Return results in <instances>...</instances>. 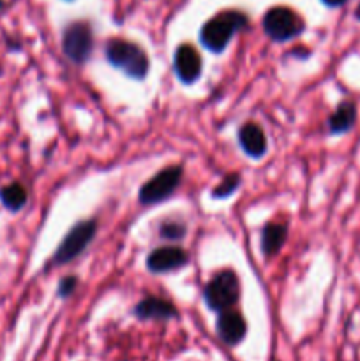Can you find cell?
Listing matches in <instances>:
<instances>
[{
  "label": "cell",
  "instance_id": "6da1fadb",
  "mask_svg": "<svg viewBox=\"0 0 360 361\" xmlns=\"http://www.w3.org/2000/svg\"><path fill=\"white\" fill-rule=\"evenodd\" d=\"M246 25L247 16L239 13V11H226V13L217 14L212 20H208L201 28V44L210 49L212 53L224 51L235 32L246 28Z\"/></svg>",
  "mask_w": 360,
  "mask_h": 361
},
{
  "label": "cell",
  "instance_id": "7a4b0ae2",
  "mask_svg": "<svg viewBox=\"0 0 360 361\" xmlns=\"http://www.w3.org/2000/svg\"><path fill=\"white\" fill-rule=\"evenodd\" d=\"M106 59L113 67L122 69L127 76L134 80H143L150 66L143 49L124 39H112L106 44Z\"/></svg>",
  "mask_w": 360,
  "mask_h": 361
},
{
  "label": "cell",
  "instance_id": "3957f363",
  "mask_svg": "<svg viewBox=\"0 0 360 361\" xmlns=\"http://www.w3.org/2000/svg\"><path fill=\"white\" fill-rule=\"evenodd\" d=\"M240 296L239 277L232 270H224L215 275L205 288V303L215 312L228 310L235 305Z\"/></svg>",
  "mask_w": 360,
  "mask_h": 361
},
{
  "label": "cell",
  "instance_id": "277c9868",
  "mask_svg": "<svg viewBox=\"0 0 360 361\" xmlns=\"http://www.w3.org/2000/svg\"><path fill=\"white\" fill-rule=\"evenodd\" d=\"M95 231H97V222L95 221H83L73 226L71 231L66 235V238L62 240V243H60L56 254L53 256V264L62 267V264H67L73 259H76L90 245V242L95 236Z\"/></svg>",
  "mask_w": 360,
  "mask_h": 361
},
{
  "label": "cell",
  "instance_id": "5b68a950",
  "mask_svg": "<svg viewBox=\"0 0 360 361\" xmlns=\"http://www.w3.org/2000/svg\"><path fill=\"white\" fill-rule=\"evenodd\" d=\"M263 30L274 41L284 42L302 34L304 23L288 7H272L263 16Z\"/></svg>",
  "mask_w": 360,
  "mask_h": 361
},
{
  "label": "cell",
  "instance_id": "8992f818",
  "mask_svg": "<svg viewBox=\"0 0 360 361\" xmlns=\"http://www.w3.org/2000/svg\"><path fill=\"white\" fill-rule=\"evenodd\" d=\"M182 166H172L152 176L140 189V201L143 204H155L168 200L182 180Z\"/></svg>",
  "mask_w": 360,
  "mask_h": 361
},
{
  "label": "cell",
  "instance_id": "52a82bcc",
  "mask_svg": "<svg viewBox=\"0 0 360 361\" xmlns=\"http://www.w3.org/2000/svg\"><path fill=\"white\" fill-rule=\"evenodd\" d=\"M92 30L85 21H74L64 30L62 49L74 63H83L92 53Z\"/></svg>",
  "mask_w": 360,
  "mask_h": 361
},
{
  "label": "cell",
  "instance_id": "ba28073f",
  "mask_svg": "<svg viewBox=\"0 0 360 361\" xmlns=\"http://www.w3.org/2000/svg\"><path fill=\"white\" fill-rule=\"evenodd\" d=\"M173 66H175L176 78H179L182 83H194L201 74V56L193 46L182 44L176 48Z\"/></svg>",
  "mask_w": 360,
  "mask_h": 361
},
{
  "label": "cell",
  "instance_id": "9c48e42d",
  "mask_svg": "<svg viewBox=\"0 0 360 361\" xmlns=\"http://www.w3.org/2000/svg\"><path fill=\"white\" fill-rule=\"evenodd\" d=\"M186 263L187 254L179 247H159L147 257V268L152 274H166L182 268Z\"/></svg>",
  "mask_w": 360,
  "mask_h": 361
},
{
  "label": "cell",
  "instance_id": "30bf717a",
  "mask_svg": "<svg viewBox=\"0 0 360 361\" xmlns=\"http://www.w3.org/2000/svg\"><path fill=\"white\" fill-rule=\"evenodd\" d=\"M246 321H244V317L239 312L222 310L217 319V334L222 342H226L228 345L239 344L246 337Z\"/></svg>",
  "mask_w": 360,
  "mask_h": 361
},
{
  "label": "cell",
  "instance_id": "8fae6325",
  "mask_svg": "<svg viewBox=\"0 0 360 361\" xmlns=\"http://www.w3.org/2000/svg\"><path fill=\"white\" fill-rule=\"evenodd\" d=\"M239 143L249 157L260 159L267 152V137L256 123H246L239 130Z\"/></svg>",
  "mask_w": 360,
  "mask_h": 361
},
{
  "label": "cell",
  "instance_id": "7c38bea8",
  "mask_svg": "<svg viewBox=\"0 0 360 361\" xmlns=\"http://www.w3.org/2000/svg\"><path fill=\"white\" fill-rule=\"evenodd\" d=\"M140 319H172L176 317V309L169 302L162 298H155V296H148L143 302H140L134 309Z\"/></svg>",
  "mask_w": 360,
  "mask_h": 361
},
{
  "label": "cell",
  "instance_id": "4fadbf2b",
  "mask_svg": "<svg viewBox=\"0 0 360 361\" xmlns=\"http://www.w3.org/2000/svg\"><path fill=\"white\" fill-rule=\"evenodd\" d=\"M356 122V106L352 101H344L337 106L328 118L330 134H346L353 129Z\"/></svg>",
  "mask_w": 360,
  "mask_h": 361
},
{
  "label": "cell",
  "instance_id": "5bb4252c",
  "mask_svg": "<svg viewBox=\"0 0 360 361\" xmlns=\"http://www.w3.org/2000/svg\"><path fill=\"white\" fill-rule=\"evenodd\" d=\"M288 236V228L279 222H270L261 231V250L267 257L275 256L282 249Z\"/></svg>",
  "mask_w": 360,
  "mask_h": 361
},
{
  "label": "cell",
  "instance_id": "9a60e30c",
  "mask_svg": "<svg viewBox=\"0 0 360 361\" xmlns=\"http://www.w3.org/2000/svg\"><path fill=\"white\" fill-rule=\"evenodd\" d=\"M0 200L6 204L9 210L18 212L25 207L27 203V190L20 185V183H11V185L4 187L0 190Z\"/></svg>",
  "mask_w": 360,
  "mask_h": 361
},
{
  "label": "cell",
  "instance_id": "2e32d148",
  "mask_svg": "<svg viewBox=\"0 0 360 361\" xmlns=\"http://www.w3.org/2000/svg\"><path fill=\"white\" fill-rule=\"evenodd\" d=\"M239 185H240V176L239 175H228L224 180H222L221 185L215 187L212 196L217 197V200L219 197H228V196H232L233 190H235Z\"/></svg>",
  "mask_w": 360,
  "mask_h": 361
},
{
  "label": "cell",
  "instance_id": "e0dca14e",
  "mask_svg": "<svg viewBox=\"0 0 360 361\" xmlns=\"http://www.w3.org/2000/svg\"><path fill=\"white\" fill-rule=\"evenodd\" d=\"M159 235L166 240H180L186 235V226L180 222H164L159 229Z\"/></svg>",
  "mask_w": 360,
  "mask_h": 361
},
{
  "label": "cell",
  "instance_id": "ac0fdd59",
  "mask_svg": "<svg viewBox=\"0 0 360 361\" xmlns=\"http://www.w3.org/2000/svg\"><path fill=\"white\" fill-rule=\"evenodd\" d=\"M76 286H78L76 277H66V279H62V282H60V286H59L60 296H62V298H66V296H69L71 293H73L74 289H76Z\"/></svg>",
  "mask_w": 360,
  "mask_h": 361
},
{
  "label": "cell",
  "instance_id": "d6986e66",
  "mask_svg": "<svg viewBox=\"0 0 360 361\" xmlns=\"http://www.w3.org/2000/svg\"><path fill=\"white\" fill-rule=\"evenodd\" d=\"M323 4H327L328 7H339L346 2V0H321Z\"/></svg>",
  "mask_w": 360,
  "mask_h": 361
},
{
  "label": "cell",
  "instance_id": "ffe728a7",
  "mask_svg": "<svg viewBox=\"0 0 360 361\" xmlns=\"http://www.w3.org/2000/svg\"><path fill=\"white\" fill-rule=\"evenodd\" d=\"M355 16H356V20L360 21V4H359V7H356V11H355Z\"/></svg>",
  "mask_w": 360,
  "mask_h": 361
},
{
  "label": "cell",
  "instance_id": "44dd1931",
  "mask_svg": "<svg viewBox=\"0 0 360 361\" xmlns=\"http://www.w3.org/2000/svg\"><path fill=\"white\" fill-rule=\"evenodd\" d=\"M2 6H4V2H2V0H0V9H2Z\"/></svg>",
  "mask_w": 360,
  "mask_h": 361
}]
</instances>
